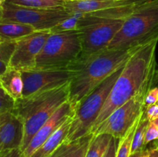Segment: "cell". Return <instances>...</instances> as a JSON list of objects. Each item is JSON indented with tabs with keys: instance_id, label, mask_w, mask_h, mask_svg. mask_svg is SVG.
Instances as JSON below:
<instances>
[{
	"instance_id": "4fadbf2b",
	"label": "cell",
	"mask_w": 158,
	"mask_h": 157,
	"mask_svg": "<svg viewBox=\"0 0 158 157\" xmlns=\"http://www.w3.org/2000/svg\"><path fill=\"white\" fill-rule=\"evenodd\" d=\"M24 137V124L13 112L0 115V152L20 149Z\"/></svg>"
},
{
	"instance_id": "8fae6325",
	"label": "cell",
	"mask_w": 158,
	"mask_h": 157,
	"mask_svg": "<svg viewBox=\"0 0 158 157\" xmlns=\"http://www.w3.org/2000/svg\"><path fill=\"white\" fill-rule=\"evenodd\" d=\"M50 34V30L35 31L16 41L9 67L19 71L35 69L37 57Z\"/></svg>"
},
{
	"instance_id": "277c9868",
	"label": "cell",
	"mask_w": 158,
	"mask_h": 157,
	"mask_svg": "<svg viewBox=\"0 0 158 157\" xmlns=\"http://www.w3.org/2000/svg\"><path fill=\"white\" fill-rule=\"evenodd\" d=\"M157 38L158 0H149L124 20L120 30L107 48L131 49Z\"/></svg>"
},
{
	"instance_id": "ac0fdd59",
	"label": "cell",
	"mask_w": 158,
	"mask_h": 157,
	"mask_svg": "<svg viewBox=\"0 0 158 157\" xmlns=\"http://www.w3.org/2000/svg\"><path fill=\"white\" fill-rule=\"evenodd\" d=\"M28 25L12 22H0V42H16L35 32Z\"/></svg>"
},
{
	"instance_id": "8d00e7d4",
	"label": "cell",
	"mask_w": 158,
	"mask_h": 157,
	"mask_svg": "<svg viewBox=\"0 0 158 157\" xmlns=\"http://www.w3.org/2000/svg\"><path fill=\"white\" fill-rule=\"evenodd\" d=\"M157 105H158V103H157Z\"/></svg>"
},
{
	"instance_id": "3957f363",
	"label": "cell",
	"mask_w": 158,
	"mask_h": 157,
	"mask_svg": "<svg viewBox=\"0 0 158 157\" xmlns=\"http://www.w3.org/2000/svg\"><path fill=\"white\" fill-rule=\"evenodd\" d=\"M69 83L41 93L23 97L15 101L12 112L18 115L24 124V137L20 149L22 152L37 131L66 101H69Z\"/></svg>"
},
{
	"instance_id": "83f0119b",
	"label": "cell",
	"mask_w": 158,
	"mask_h": 157,
	"mask_svg": "<svg viewBox=\"0 0 158 157\" xmlns=\"http://www.w3.org/2000/svg\"><path fill=\"white\" fill-rule=\"evenodd\" d=\"M143 115L145 118L148 119L150 122L158 118V105H153V106L145 107L143 109Z\"/></svg>"
},
{
	"instance_id": "4316f807",
	"label": "cell",
	"mask_w": 158,
	"mask_h": 157,
	"mask_svg": "<svg viewBox=\"0 0 158 157\" xmlns=\"http://www.w3.org/2000/svg\"><path fill=\"white\" fill-rule=\"evenodd\" d=\"M158 103V87L154 86L149 89L144 97V108Z\"/></svg>"
},
{
	"instance_id": "52a82bcc",
	"label": "cell",
	"mask_w": 158,
	"mask_h": 157,
	"mask_svg": "<svg viewBox=\"0 0 158 157\" xmlns=\"http://www.w3.org/2000/svg\"><path fill=\"white\" fill-rule=\"evenodd\" d=\"M78 30L82 44L81 55L106 49L120 30L124 20L103 18L81 13Z\"/></svg>"
},
{
	"instance_id": "d590c367",
	"label": "cell",
	"mask_w": 158,
	"mask_h": 157,
	"mask_svg": "<svg viewBox=\"0 0 158 157\" xmlns=\"http://www.w3.org/2000/svg\"><path fill=\"white\" fill-rule=\"evenodd\" d=\"M157 73H158V70H157Z\"/></svg>"
},
{
	"instance_id": "9a60e30c",
	"label": "cell",
	"mask_w": 158,
	"mask_h": 157,
	"mask_svg": "<svg viewBox=\"0 0 158 157\" xmlns=\"http://www.w3.org/2000/svg\"><path fill=\"white\" fill-rule=\"evenodd\" d=\"M72 117L64 122L58 129L32 154L30 157H49L66 139L72 123Z\"/></svg>"
},
{
	"instance_id": "8992f818",
	"label": "cell",
	"mask_w": 158,
	"mask_h": 157,
	"mask_svg": "<svg viewBox=\"0 0 158 157\" xmlns=\"http://www.w3.org/2000/svg\"><path fill=\"white\" fill-rule=\"evenodd\" d=\"M81 52L79 30L51 32L37 57L35 69L67 68L79 58Z\"/></svg>"
},
{
	"instance_id": "5bb4252c",
	"label": "cell",
	"mask_w": 158,
	"mask_h": 157,
	"mask_svg": "<svg viewBox=\"0 0 158 157\" xmlns=\"http://www.w3.org/2000/svg\"><path fill=\"white\" fill-rule=\"evenodd\" d=\"M145 0H78L66 1L64 8L69 13H89L119 6L134 4Z\"/></svg>"
},
{
	"instance_id": "7a4b0ae2",
	"label": "cell",
	"mask_w": 158,
	"mask_h": 157,
	"mask_svg": "<svg viewBox=\"0 0 158 157\" xmlns=\"http://www.w3.org/2000/svg\"><path fill=\"white\" fill-rule=\"evenodd\" d=\"M139 47L125 49L106 48L90 55H80L67 67L73 73L69 82V102L74 109L100 83L123 67Z\"/></svg>"
},
{
	"instance_id": "603a6c76",
	"label": "cell",
	"mask_w": 158,
	"mask_h": 157,
	"mask_svg": "<svg viewBox=\"0 0 158 157\" xmlns=\"http://www.w3.org/2000/svg\"><path fill=\"white\" fill-rule=\"evenodd\" d=\"M81 13H74L69 18L63 20L62 22L57 25L50 30L51 32H66V31L78 30L79 22H80Z\"/></svg>"
},
{
	"instance_id": "7402d4cb",
	"label": "cell",
	"mask_w": 158,
	"mask_h": 157,
	"mask_svg": "<svg viewBox=\"0 0 158 157\" xmlns=\"http://www.w3.org/2000/svg\"><path fill=\"white\" fill-rule=\"evenodd\" d=\"M139 120L130 129L129 132H127V134L124 137L119 139L118 147H117L116 157H131V144H132L133 136H134V132H135L136 127H137Z\"/></svg>"
},
{
	"instance_id": "1f68e13d",
	"label": "cell",
	"mask_w": 158,
	"mask_h": 157,
	"mask_svg": "<svg viewBox=\"0 0 158 157\" xmlns=\"http://www.w3.org/2000/svg\"><path fill=\"white\" fill-rule=\"evenodd\" d=\"M131 157H148V149L146 148L140 152H137L134 155H131Z\"/></svg>"
},
{
	"instance_id": "44dd1931",
	"label": "cell",
	"mask_w": 158,
	"mask_h": 157,
	"mask_svg": "<svg viewBox=\"0 0 158 157\" xmlns=\"http://www.w3.org/2000/svg\"><path fill=\"white\" fill-rule=\"evenodd\" d=\"M12 4L34 9H54L64 6L65 0H7Z\"/></svg>"
},
{
	"instance_id": "cb8c5ba5",
	"label": "cell",
	"mask_w": 158,
	"mask_h": 157,
	"mask_svg": "<svg viewBox=\"0 0 158 157\" xmlns=\"http://www.w3.org/2000/svg\"><path fill=\"white\" fill-rule=\"evenodd\" d=\"M15 105V100L0 86V115L7 112L13 111Z\"/></svg>"
},
{
	"instance_id": "e0dca14e",
	"label": "cell",
	"mask_w": 158,
	"mask_h": 157,
	"mask_svg": "<svg viewBox=\"0 0 158 157\" xmlns=\"http://www.w3.org/2000/svg\"><path fill=\"white\" fill-rule=\"evenodd\" d=\"M0 86L15 101L23 97V81L20 71L8 68L5 73L0 75Z\"/></svg>"
},
{
	"instance_id": "d4e9b609",
	"label": "cell",
	"mask_w": 158,
	"mask_h": 157,
	"mask_svg": "<svg viewBox=\"0 0 158 157\" xmlns=\"http://www.w3.org/2000/svg\"><path fill=\"white\" fill-rule=\"evenodd\" d=\"M16 42H0V59L8 64L15 49Z\"/></svg>"
},
{
	"instance_id": "30bf717a",
	"label": "cell",
	"mask_w": 158,
	"mask_h": 157,
	"mask_svg": "<svg viewBox=\"0 0 158 157\" xmlns=\"http://www.w3.org/2000/svg\"><path fill=\"white\" fill-rule=\"evenodd\" d=\"M23 81V97L52 90L69 83L73 73L68 68L32 69L20 71ZM22 97V98H23Z\"/></svg>"
},
{
	"instance_id": "9c48e42d",
	"label": "cell",
	"mask_w": 158,
	"mask_h": 157,
	"mask_svg": "<svg viewBox=\"0 0 158 157\" xmlns=\"http://www.w3.org/2000/svg\"><path fill=\"white\" fill-rule=\"evenodd\" d=\"M145 95H137L117 108L100 123L94 134H109L118 139L124 137L143 114Z\"/></svg>"
},
{
	"instance_id": "d6a6232c",
	"label": "cell",
	"mask_w": 158,
	"mask_h": 157,
	"mask_svg": "<svg viewBox=\"0 0 158 157\" xmlns=\"http://www.w3.org/2000/svg\"><path fill=\"white\" fill-rule=\"evenodd\" d=\"M8 68H9V66H8L7 63L0 59V75L5 73L6 72V70L8 69Z\"/></svg>"
},
{
	"instance_id": "7c38bea8",
	"label": "cell",
	"mask_w": 158,
	"mask_h": 157,
	"mask_svg": "<svg viewBox=\"0 0 158 157\" xmlns=\"http://www.w3.org/2000/svg\"><path fill=\"white\" fill-rule=\"evenodd\" d=\"M73 113L74 108L71 103L69 101L63 103L32 137L29 144L23 152L24 157H30L66 120L73 115Z\"/></svg>"
},
{
	"instance_id": "f1b7e54d",
	"label": "cell",
	"mask_w": 158,
	"mask_h": 157,
	"mask_svg": "<svg viewBox=\"0 0 158 157\" xmlns=\"http://www.w3.org/2000/svg\"><path fill=\"white\" fill-rule=\"evenodd\" d=\"M119 139H116L114 137H112L108 149L106 150V153H105L103 157H116V154H117V147H118Z\"/></svg>"
},
{
	"instance_id": "836d02e7",
	"label": "cell",
	"mask_w": 158,
	"mask_h": 157,
	"mask_svg": "<svg viewBox=\"0 0 158 157\" xmlns=\"http://www.w3.org/2000/svg\"><path fill=\"white\" fill-rule=\"evenodd\" d=\"M6 2V0H0V7H1L2 6H3Z\"/></svg>"
},
{
	"instance_id": "e575fe53",
	"label": "cell",
	"mask_w": 158,
	"mask_h": 157,
	"mask_svg": "<svg viewBox=\"0 0 158 157\" xmlns=\"http://www.w3.org/2000/svg\"><path fill=\"white\" fill-rule=\"evenodd\" d=\"M65 1H78V0H65Z\"/></svg>"
},
{
	"instance_id": "2e32d148",
	"label": "cell",
	"mask_w": 158,
	"mask_h": 157,
	"mask_svg": "<svg viewBox=\"0 0 158 157\" xmlns=\"http://www.w3.org/2000/svg\"><path fill=\"white\" fill-rule=\"evenodd\" d=\"M94 134L89 133L72 142H64L49 157H85Z\"/></svg>"
},
{
	"instance_id": "d6986e66",
	"label": "cell",
	"mask_w": 158,
	"mask_h": 157,
	"mask_svg": "<svg viewBox=\"0 0 158 157\" xmlns=\"http://www.w3.org/2000/svg\"><path fill=\"white\" fill-rule=\"evenodd\" d=\"M113 136L109 134H94L85 157H103Z\"/></svg>"
},
{
	"instance_id": "4dcf8cb0",
	"label": "cell",
	"mask_w": 158,
	"mask_h": 157,
	"mask_svg": "<svg viewBox=\"0 0 158 157\" xmlns=\"http://www.w3.org/2000/svg\"><path fill=\"white\" fill-rule=\"evenodd\" d=\"M148 157H158V143L148 148Z\"/></svg>"
},
{
	"instance_id": "484cf974",
	"label": "cell",
	"mask_w": 158,
	"mask_h": 157,
	"mask_svg": "<svg viewBox=\"0 0 158 157\" xmlns=\"http://www.w3.org/2000/svg\"><path fill=\"white\" fill-rule=\"evenodd\" d=\"M158 140V118L150 122L145 135V145Z\"/></svg>"
},
{
	"instance_id": "ffe728a7",
	"label": "cell",
	"mask_w": 158,
	"mask_h": 157,
	"mask_svg": "<svg viewBox=\"0 0 158 157\" xmlns=\"http://www.w3.org/2000/svg\"><path fill=\"white\" fill-rule=\"evenodd\" d=\"M150 121L147 118H145L142 114L139 120L137 126L136 127L135 132H134V136H133L132 144H131V155L140 152L146 149L145 145V135H146L147 130H148V126H149Z\"/></svg>"
},
{
	"instance_id": "ba28073f",
	"label": "cell",
	"mask_w": 158,
	"mask_h": 157,
	"mask_svg": "<svg viewBox=\"0 0 158 157\" xmlns=\"http://www.w3.org/2000/svg\"><path fill=\"white\" fill-rule=\"evenodd\" d=\"M72 15L63 7L34 9L17 6L7 0L0 7V22H12L28 25L36 31L51 30Z\"/></svg>"
},
{
	"instance_id": "5b68a950",
	"label": "cell",
	"mask_w": 158,
	"mask_h": 157,
	"mask_svg": "<svg viewBox=\"0 0 158 157\" xmlns=\"http://www.w3.org/2000/svg\"><path fill=\"white\" fill-rule=\"evenodd\" d=\"M123 67L108 77L88 94L74 109L71 127L65 142H72L90 133L108 95Z\"/></svg>"
},
{
	"instance_id": "f546056e",
	"label": "cell",
	"mask_w": 158,
	"mask_h": 157,
	"mask_svg": "<svg viewBox=\"0 0 158 157\" xmlns=\"http://www.w3.org/2000/svg\"><path fill=\"white\" fill-rule=\"evenodd\" d=\"M0 157H24V155L21 149H15L10 151L0 152Z\"/></svg>"
},
{
	"instance_id": "6da1fadb",
	"label": "cell",
	"mask_w": 158,
	"mask_h": 157,
	"mask_svg": "<svg viewBox=\"0 0 158 157\" xmlns=\"http://www.w3.org/2000/svg\"><path fill=\"white\" fill-rule=\"evenodd\" d=\"M158 38L140 46L123 67L107 99L99 114L90 133L114 110L138 95H146L158 84L156 49Z\"/></svg>"
}]
</instances>
